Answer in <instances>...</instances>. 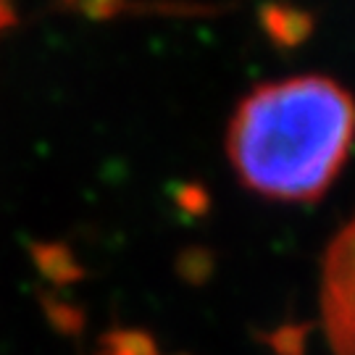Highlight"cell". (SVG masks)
Listing matches in <instances>:
<instances>
[{"label":"cell","mask_w":355,"mask_h":355,"mask_svg":"<svg viewBox=\"0 0 355 355\" xmlns=\"http://www.w3.org/2000/svg\"><path fill=\"white\" fill-rule=\"evenodd\" d=\"M353 140V92L331 76L297 74L242 98L229 119L227 155L255 195L313 203L343 171Z\"/></svg>","instance_id":"6da1fadb"},{"label":"cell","mask_w":355,"mask_h":355,"mask_svg":"<svg viewBox=\"0 0 355 355\" xmlns=\"http://www.w3.org/2000/svg\"><path fill=\"white\" fill-rule=\"evenodd\" d=\"M103 345H105L108 355H161L150 334L140 329L111 331V334H105Z\"/></svg>","instance_id":"277c9868"},{"label":"cell","mask_w":355,"mask_h":355,"mask_svg":"<svg viewBox=\"0 0 355 355\" xmlns=\"http://www.w3.org/2000/svg\"><path fill=\"white\" fill-rule=\"evenodd\" d=\"M261 26L274 45L295 48L311 37L313 13L290 8V6H266V8H261Z\"/></svg>","instance_id":"3957f363"},{"label":"cell","mask_w":355,"mask_h":355,"mask_svg":"<svg viewBox=\"0 0 355 355\" xmlns=\"http://www.w3.org/2000/svg\"><path fill=\"white\" fill-rule=\"evenodd\" d=\"M321 324L331 355H355V216L324 253Z\"/></svg>","instance_id":"7a4b0ae2"}]
</instances>
